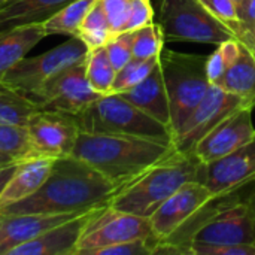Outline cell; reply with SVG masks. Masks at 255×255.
<instances>
[{
	"mask_svg": "<svg viewBox=\"0 0 255 255\" xmlns=\"http://www.w3.org/2000/svg\"><path fill=\"white\" fill-rule=\"evenodd\" d=\"M117 70L112 66L105 46L90 49L87 57V78L91 87L102 96L111 94Z\"/></svg>",
	"mask_w": 255,
	"mask_h": 255,
	"instance_id": "cell-25",
	"label": "cell"
},
{
	"mask_svg": "<svg viewBox=\"0 0 255 255\" xmlns=\"http://www.w3.org/2000/svg\"><path fill=\"white\" fill-rule=\"evenodd\" d=\"M15 161H19V160H16V158L12 157V155H7V154L0 152V167L7 166V164H12V163H15Z\"/></svg>",
	"mask_w": 255,
	"mask_h": 255,
	"instance_id": "cell-39",
	"label": "cell"
},
{
	"mask_svg": "<svg viewBox=\"0 0 255 255\" xmlns=\"http://www.w3.org/2000/svg\"><path fill=\"white\" fill-rule=\"evenodd\" d=\"M73 0H6L0 7V31L18 25L42 24Z\"/></svg>",
	"mask_w": 255,
	"mask_h": 255,
	"instance_id": "cell-21",
	"label": "cell"
},
{
	"mask_svg": "<svg viewBox=\"0 0 255 255\" xmlns=\"http://www.w3.org/2000/svg\"><path fill=\"white\" fill-rule=\"evenodd\" d=\"M152 19H154V9L149 0H131L126 31H133L143 25H148L152 22Z\"/></svg>",
	"mask_w": 255,
	"mask_h": 255,
	"instance_id": "cell-32",
	"label": "cell"
},
{
	"mask_svg": "<svg viewBox=\"0 0 255 255\" xmlns=\"http://www.w3.org/2000/svg\"><path fill=\"white\" fill-rule=\"evenodd\" d=\"M158 25L164 40L220 45L236 39L233 30L214 16L200 0H161Z\"/></svg>",
	"mask_w": 255,
	"mask_h": 255,
	"instance_id": "cell-6",
	"label": "cell"
},
{
	"mask_svg": "<svg viewBox=\"0 0 255 255\" xmlns=\"http://www.w3.org/2000/svg\"><path fill=\"white\" fill-rule=\"evenodd\" d=\"M173 149L170 143L139 136L81 131L72 155L123 190Z\"/></svg>",
	"mask_w": 255,
	"mask_h": 255,
	"instance_id": "cell-2",
	"label": "cell"
},
{
	"mask_svg": "<svg viewBox=\"0 0 255 255\" xmlns=\"http://www.w3.org/2000/svg\"><path fill=\"white\" fill-rule=\"evenodd\" d=\"M233 194L220 197V205L208 211L193 235L191 244L197 245H250L255 244V212L250 202H238Z\"/></svg>",
	"mask_w": 255,
	"mask_h": 255,
	"instance_id": "cell-7",
	"label": "cell"
},
{
	"mask_svg": "<svg viewBox=\"0 0 255 255\" xmlns=\"http://www.w3.org/2000/svg\"><path fill=\"white\" fill-rule=\"evenodd\" d=\"M55 158L33 155L19 161L15 173L0 194V211L25 200L34 194L46 181Z\"/></svg>",
	"mask_w": 255,
	"mask_h": 255,
	"instance_id": "cell-18",
	"label": "cell"
},
{
	"mask_svg": "<svg viewBox=\"0 0 255 255\" xmlns=\"http://www.w3.org/2000/svg\"><path fill=\"white\" fill-rule=\"evenodd\" d=\"M238 22L242 27H255V0H244L236 6Z\"/></svg>",
	"mask_w": 255,
	"mask_h": 255,
	"instance_id": "cell-36",
	"label": "cell"
},
{
	"mask_svg": "<svg viewBox=\"0 0 255 255\" xmlns=\"http://www.w3.org/2000/svg\"><path fill=\"white\" fill-rule=\"evenodd\" d=\"M88 52L90 48L82 39L78 36H70L69 40L40 55L22 58L1 78L0 82L33 100L48 79L60 70L87 60Z\"/></svg>",
	"mask_w": 255,
	"mask_h": 255,
	"instance_id": "cell-9",
	"label": "cell"
},
{
	"mask_svg": "<svg viewBox=\"0 0 255 255\" xmlns=\"http://www.w3.org/2000/svg\"><path fill=\"white\" fill-rule=\"evenodd\" d=\"M229 66H230V63L227 61L226 55L223 54L221 48L218 46L208 57V63H206V72H208V78H209L211 85H218V82L224 76Z\"/></svg>",
	"mask_w": 255,
	"mask_h": 255,
	"instance_id": "cell-35",
	"label": "cell"
},
{
	"mask_svg": "<svg viewBox=\"0 0 255 255\" xmlns=\"http://www.w3.org/2000/svg\"><path fill=\"white\" fill-rule=\"evenodd\" d=\"M241 108H248L245 102L217 85H211L208 94L194 108L181 128L172 137V146L182 154H193L196 145L223 120Z\"/></svg>",
	"mask_w": 255,
	"mask_h": 255,
	"instance_id": "cell-11",
	"label": "cell"
},
{
	"mask_svg": "<svg viewBox=\"0 0 255 255\" xmlns=\"http://www.w3.org/2000/svg\"><path fill=\"white\" fill-rule=\"evenodd\" d=\"M25 127L33 154L52 158L72 155L81 133L75 115L48 111L36 112Z\"/></svg>",
	"mask_w": 255,
	"mask_h": 255,
	"instance_id": "cell-13",
	"label": "cell"
},
{
	"mask_svg": "<svg viewBox=\"0 0 255 255\" xmlns=\"http://www.w3.org/2000/svg\"><path fill=\"white\" fill-rule=\"evenodd\" d=\"M214 194L199 181L184 184L149 217L154 235L158 242L175 235L190 218H193Z\"/></svg>",
	"mask_w": 255,
	"mask_h": 255,
	"instance_id": "cell-14",
	"label": "cell"
},
{
	"mask_svg": "<svg viewBox=\"0 0 255 255\" xmlns=\"http://www.w3.org/2000/svg\"><path fill=\"white\" fill-rule=\"evenodd\" d=\"M220 88L239 96L248 108L255 106V55L241 42V54L218 82Z\"/></svg>",
	"mask_w": 255,
	"mask_h": 255,
	"instance_id": "cell-22",
	"label": "cell"
},
{
	"mask_svg": "<svg viewBox=\"0 0 255 255\" xmlns=\"http://www.w3.org/2000/svg\"><path fill=\"white\" fill-rule=\"evenodd\" d=\"M75 217L78 214H0V255H9L13 248Z\"/></svg>",
	"mask_w": 255,
	"mask_h": 255,
	"instance_id": "cell-16",
	"label": "cell"
},
{
	"mask_svg": "<svg viewBox=\"0 0 255 255\" xmlns=\"http://www.w3.org/2000/svg\"><path fill=\"white\" fill-rule=\"evenodd\" d=\"M99 94L87 78V60L75 63L45 82L33 97L40 111L78 115L93 105Z\"/></svg>",
	"mask_w": 255,
	"mask_h": 255,
	"instance_id": "cell-10",
	"label": "cell"
},
{
	"mask_svg": "<svg viewBox=\"0 0 255 255\" xmlns=\"http://www.w3.org/2000/svg\"><path fill=\"white\" fill-rule=\"evenodd\" d=\"M248 202L251 203V206H253V209H254V212H255V194L251 197V199H250V200H248Z\"/></svg>",
	"mask_w": 255,
	"mask_h": 255,
	"instance_id": "cell-40",
	"label": "cell"
},
{
	"mask_svg": "<svg viewBox=\"0 0 255 255\" xmlns=\"http://www.w3.org/2000/svg\"><path fill=\"white\" fill-rule=\"evenodd\" d=\"M199 170L200 161L193 154H182L173 149L139 178L127 184L111 200V206L149 218L184 184L197 181Z\"/></svg>",
	"mask_w": 255,
	"mask_h": 255,
	"instance_id": "cell-3",
	"label": "cell"
},
{
	"mask_svg": "<svg viewBox=\"0 0 255 255\" xmlns=\"http://www.w3.org/2000/svg\"><path fill=\"white\" fill-rule=\"evenodd\" d=\"M160 63L158 57L151 58H131L126 66H123L115 76L112 93H124L136 85H139L142 81H145L151 72L155 69V66Z\"/></svg>",
	"mask_w": 255,
	"mask_h": 255,
	"instance_id": "cell-27",
	"label": "cell"
},
{
	"mask_svg": "<svg viewBox=\"0 0 255 255\" xmlns=\"http://www.w3.org/2000/svg\"><path fill=\"white\" fill-rule=\"evenodd\" d=\"M242 1H244V0H233V3H235L236 6H238V4H241Z\"/></svg>",
	"mask_w": 255,
	"mask_h": 255,
	"instance_id": "cell-41",
	"label": "cell"
},
{
	"mask_svg": "<svg viewBox=\"0 0 255 255\" xmlns=\"http://www.w3.org/2000/svg\"><path fill=\"white\" fill-rule=\"evenodd\" d=\"M208 55L163 49L160 67L170 106L172 137L211 88L206 72Z\"/></svg>",
	"mask_w": 255,
	"mask_h": 255,
	"instance_id": "cell-4",
	"label": "cell"
},
{
	"mask_svg": "<svg viewBox=\"0 0 255 255\" xmlns=\"http://www.w3.org/2000/svg\"><path fill=\"white\" fill-rule=\"evenodd\" d=\"M117 94H121L136 108H139L140 111H143L145 114H148L149 117L170 128V106L160 63L155 66L151 75L139 85Z\"/></svg>",
	"mask_w": 255,
	"mask_h": 255,
	"instance_id": "cell-19",
	"label": "cell"
},
{
	"mask_svg": "<svg viewBox=\"0 0 255 255\" xmlns=\"http://www.w3.org/2000/svg\"><path fill=\"white\" fill-rule=\"evenodd\" d=\"M230 28L233 30L236 39L242 42L245 46L251 49V52L255 55V27H242L239 24H232Z\"/></svg>",
	"mask_w": 255,
	"mask_h": 255,
	"instance_id": "cell-37",
	"label": "cell"
},
{
	"mask_svg": "<svg viewBox=\"0 0 255 255\" xmlns=\"http://www.w3.org/2000/svg\"><path fill=\"white\" fill-rule=\"evenodd\" d=\"M131 33H133L131 51L134 58H151V57H158L161 54L164 36L158 22L157 24L151 22L137 30H133Z\"/></svg>",
	"mask_w": 255,
	"mask_h": 255,
	"instance_id": "cell-29",
	"label": "cell"
},
{
	"mask_svg": "<svg viewBox=\"0 0 255 255\" xmlns=\"http://www.w3.org/2000/svg\"><path fill=\"white\" fill-rule=\"evenodd\" d=\"M94 1L96 0H73L64 7H61L58 12H55L52 16L42 22L46 34L76 36L85 15L88 13Z\"/></svg>",
	"mask_w": 255,
	"mask_h": 255,
	"instance_id": "cell-24",
	"label": "cell"
},
{
	"mask_svg": "<svg viewBox=\"0 0 255 255\" xmlns=\"http://www.w3.org/2000/svg\"><path fill=\"white\" fill-rule=\"evenodd\" d=\"M93 212L78 215L49 229L40 236L13 248L9 255H75L82 230Z\"/></svg>",
	"mask_w": 255,
	"mask_h": 255,
	"instance_id": "cell-17",
	"label": "cell"
},
{
	"mask_svg": "<svg viewBox=\"0 0 255 255\" xmlns=\"http://www.w3.org/2000/svg\"><path fill=\"white\" fill-rule=\"evenodd\" d=\"M137 239L157 241L149 218L118 211L108 205L90 215L75 255H96L99 250Z\"/></svg>",
	"mask_w": 255,
	"mask_h": 255,
	"instance_id": "cell-8",
	"label": "cell"
},
{
	"mask_svg": "<svg viewBox=\"0 0 255 255\" xmlns=\"http://www.w3.org/2000/svg\"><path fill=\"white\" fill-rule=\"evenodd\" d=\"M194 255H255V244L250 245H190Z\"/></svg>",
	"mask_w": 255,
	"mask_h": 255,
	"instance_id": "cell-33",
	"label": "cell"
},
{
	"mask_svg": "<svg viewBox=\"0 0 255 255\" xmlns=\"http://www.w3.org/2000/svg\"><path fill=\"white\" fill-rule=\"evenodd\" d=\"M19 161H21V160H19ZM19 161H15V163H12V164H7V166L0 167V194L3 193L4 187L7 185V182L10 181L12 175L15 173V170H16Z\"/></svg>",
	"mask_w": 255,
	"mask_h": 255,
	"instance_id": "cell-38",
	"label": "cell"
},
{
	"mask_svg": "<svg viewBox=\"0 0 255 255\" xmlns=\"http://www.w3.org/2000/svg\"><path fill=\"white\" fill-rule=\"evenodd\" d=\"M121 187L88 163L73 157L55 158L43 185L25 200L0 214H88L111 205Z\"/></svg>",
	"mask_w": 255,
	"mask_h": 255,
	"instance_id": "cell-1",
	"label": "cell"
},
{
	"mask_svg": "<svg viewBox=\"0 0 255 255\" xmlns=\"http://www.w3.org/2000/svg\"><path fill=\"white\" fill-rule=\"evenodd\" d=\"M199 182L214 197L235 194L239 188L255 181V137L236 151L206 164L200 163Z\"/></svg>",
	"mask_w": 255,
	"mask_h": 255,
	"instance_id": "cell-12",
	"label": "cell"
},
{
	"mask_svg": "<svg viewBox=\"0 0 255 255\" xmlns=\"http://www.w3.org/2000/svg\"><path fill=\"white\" fill-rule=\"evenodd\" d=\"M39 111L34 100L0 82V124L27 126L30 118Z\"/></svg>",
	"mask_w": 255,
	"mask_h": 255,
	"instance_id": "cell-23",
	"label": "cell"
},
{
	"mask_svg": "<svg viewBox=\"0 0 255 255\" xmlns=\"http://www.w3.org/2000/svg\"><path fill=\"white\" fill-rule=\"evenodd\" d=\"M79 39L84 40V43L90 48H99V46H105L109 39L114 36L106 18V13L100 4L99 0L94 1V4L91 6V9L88 10V13L85 15L78 34Z\"/></svg>",
	"mask_w": 255,
	"mask_h": 255,
	"instance_id": "cell-26",
	"label": "cell"
},
{
	"mask_svg": "<svg viewBox=\"0 0 255 255\" xmlns=\"http://www.w3.org/2000/svg\"><path fill=\"white\" fill-rule=\"evenodd\" d=\"M48 34L42 24L18 25L0 31V81L1 78Z\"/></svg>",
	"mask_w": 255,
	"mask_h": 255,
	"instance_id": "cell-20",
	"label": "cell"
},
{
	"mask_svg": "<svg viewBox=\"0 0 255 255\" xmlns=\"http://www.w3.org/2000/svg\"><path fill=\"white\" fill-rule=\"evenodd\" d=\"M75 117L81 131L130 134L172 145V131L167 126L154 120L117 93L99 97Z\"/></svg>",
	"mask_w": 255,
	"mask_h": 255,
	"instance_id": "cell-5",
	"label": "cell"
},
{
	"mask_svg": "<svg viewBox=\"0 0 255 255\" xmlns=\"http://www.w3.org/2000/svg\"><path fill=\"white\" fill-rule=\"evenodd\" d=\"M0 152L12 155L16 160L33 157L34 154L27 127L18 124H0Z\"/></svg>",
	"mask_w": 255,
	"mask_h": 255,
	"instance_id": "cell-28",
	"label": "cell"
},
{
	"mask_svg": "<svg viewBox=\"0 0 255 255\" xmlns=\"http://www.w3.org/2000/svg\"><path fill=\"white\" fill-rule=\"evenodd\" d=\"M251 112L253 108H241L229 115L196 145L193 155L202 164H206L253 140L255 137V127Z\"/></svg>",
	"mask_w": 255,
	"mask_h": 255,
	"instance_id": "cell-15",
	"label": "cell"
},
{
	"mask_svg": "<svg viewBox=\"0 0 255 255\" xmlns=\"http://www.w3.org/2000/svg\"><path fill=\"white\" fill-rule=\"evenodd\" d=\"M99 1L106 13L112 34L115 36L118 33L126 31L131 0H99Z\"/></svg>",
	"mask_w": 255,
	"mask_h": 255,
	"instance_id": "cell-31",
	"label": "cell"
},
{
	"mask_svg": "<svg viewBox=\"0 0 255 255\" xmlns=\"http://www.w3.org/2000/svg\"><path fill=\"white\" fill-rule=\"evenodd\" d=\"M4 1H6V0H0V7H1V6L4 4Z\"/></svg>",
	"mask_w": 255,
	"mask_h": 255,
	"instance_id": "cell-42",
	"label": "cell"
},
{
	"mask_svg": "<svg viewBox=\"0 0 255 255\" xmlns=\"http://www.w3.org/2000/svg\"><path fill=\"white\" fill-rule=\"evenodd\" d=\"M131 40H133V33L131 31H123V33L112 36L109 39V42L105 45L106 52L109 55V60H111V63L117 72L133 58Z\"/></svg>",
	"mask_w": 255,
	"mask_h": 255,
	"instance_id": "cell-30",
	"label": "cell"
},
{
	"mask_svg": "<svg viewBox=\"0 0 255 255\" xmlns=\"http://www.w3.org/2000/svg\"><path fill=\"white\" fill-rule=\"evenodd\" d=\"M200 3L229 27L238 22V10L233 0H200Z\"/></svg>",
	"mask_w": 255,
	"mask_h": 255,
	"instance_id": "cell-34",
	"label": "cell"
}]
</instances>
